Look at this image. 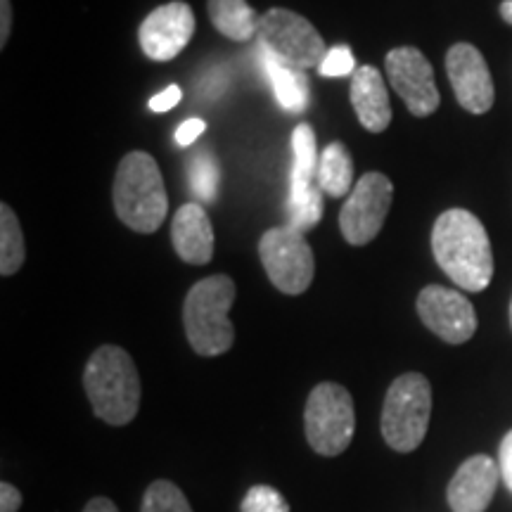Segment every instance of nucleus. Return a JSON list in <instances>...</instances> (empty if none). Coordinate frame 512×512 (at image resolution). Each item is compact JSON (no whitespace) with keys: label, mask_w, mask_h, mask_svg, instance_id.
<instances>
[{"label":"nucleus","mask_w":512,"mask_h":512,"mask_svg":"<svg viewBox=\"0 0 512 512\" xmlns=\"http://www.w3.org/2000/svg\"><path fill=\"white\" fill-rule=\"evenodd\" d=\"M432 252L441 271L465 292H482L494 278V252L484 223L467 209H448L432 228Z\"/></svg>","instance_id":"1"},{"label":"nucleus","mask_w":512,"mask_h":512,"mask_svg":"<svg viewBox=\"0 0 512 512\" xmlns=\"http://www.w3.org/2000/svg\"><path fill=\"white\" fill-rule=\"evenodd\" d=\"M83 387L95 415L107 425H128L140 408V377L136 363L121 347L105 344L88 361Z\"/></svg>","instance_id":"2"},{"label":"nucleus","mask_w":512,"mask_h":512,"mask_svg":"<svg viewBox=\"0 0 512 512\" xmlns=\"http://www.w3.org/2000/svg\"><path fill=\"white\" fill-rule=\"evenodd\" d=\"M112 200L119 221L128 228L136 233H155L169 211V197L155 157L140 150L128 152L119 162Z\"/></svg>","instance_id":"3"},{"label":"nucleus","mask_w":512,"mask_h":512,"mask_svg":"<svg viewBox=\"0 0 512 512\" xmlns=\"http://www.w3.org/2000/svg\"><path fill=\"white\" fill-rule=\"evenodd\" d=\"M235 302V283L228 275H209L192 285L185 297L183 323L190 347L200 356H221L233 347L235 330L228 311Z\"/></svg>","instance_id":"4"},{"label":"nucleus","mask_w":512,"mask_h":512,"mask_svg":"<svg viewBox=\"0 0 512 512\" xmlns=\"http://www.w3.org/2000/svg\"><path fill=\"white\" fill-rule=\"evenodd\" d=\"M432 415V387L425 375L406 373L396 377L384 396L382 437L389 448L411 453L422 444Z\"/></svg>","instance_id":"5"},{"label":"nucleus","mask_w":512,"mask_h":512,"mask_svg":"<svg viewBox=\"0 0 512 512\" xmlns=\"http://www.w3.org/2000/svg\"><path fill=\"white\" fill-rule=\"evenodd\" d=\"M306 439L320 456L335 458L354 439L356 413L351 394L342 384L320 382L313 387L304 411Z\"/></svg>","instance_id":"6"},{"label":"nucleus","mask_w":512,"mask_h":512,"mask_svg":"<svg viewBox=\"0 0 512 512\" xmlns=\"http://www.w3.org/2000/svg\"><path fill=\"white\" fill-rule=\"evenodd\" d=\"M259 256L268 280L283 294H302L309 290L316 259L304 233L292 226L271 228L261 235Z\"/></svg>","instance_id":"7"},{"label":"nucleus","mask_w":512,"mask_h":512,"mask_svg":"<svg viewBox=\"0 0 512 512\" xmlns=\"http://www.w3.org/2000/svg\"><path fill=\"white\" fill-rule=\"evenodd\" d=\"M256 38L261 48L299 69L320 67L330 50L309 19L285 8H273L261 17Z\"/></svg>","instance_id":"8"},{"label":"nucleus","mask_w":512,"mask_h":512,"mask_svg":"<svg viewBox=\"0 0 512 512\" xmlns=\"http://www.w3.org/2000/svg\"><path fill=\"white\" fill-rule=\"evenodd\" d=\"M392 197L394 185L387 176L377 171L361 176L339 211V230L344 240L354 247H363L375 240L392 209Z\"/></svg>","instance_id":"9"},{"label":"nucleus","mask_w":512,"mask_h":512,"mask_svg":"<svg viewBox=\"0 0 512 512\" xmlns=\"http://www.w3.org/2000/svg\"><path fill=\"white\" fill-rule=\"evenodd\" d=\"M387 76L413 117H430L439 110V88L430 60L418 48L401 46L387 53Z\"/></svg>","instance_id":"10"},{"label":"nucleus","mask_w":512,"mask_h":512,"mask_svg":"<svg viewBox=\"0 0 512 512\" xmlns=\"http://www.w3.org/2000/svg\"><path fill=\"white\" fill-rule=\"evenodd\" d=\"M418 316L448 344H465L477 332V313L470 299L441 285H427L418 294Z\"/></svg>","instance_id":"11"},{"label":"nucleus","mask_w":512,"mask_h":512,"mask_svg":"<svg viewBox=\"0 0 512 512\" xmlns=\"http://www.w3.org/2000/svg\"><path fill=\"white\" fill-rule=\"evenodd\" d=\"M446 74L458 105L472 114H486L494 107L496 91L489 64L472 43H456L446 53Z\"/></svg>","instance_id":"12"},{"label":"nucleus","mask_w":512,"mask_h":512,"mask_svg":"<svg viewBox=\"0 0 512 512\" xmlns=\"http://www.w3.org/2000/svg\"><path fill=\"white\" fill-rule=\"evenodd\" d=\"M195 34V12L188 3L174 0L162 8L152 10L143 19L138 31V41L143 53L155 62H169L181 55Z\"/></svg>","instance_id":"13"},{"label":"nucleus","mask_w":512,"mask_h":512,"mask_svg":"<svg viewBox=\"0 0 512 512\" xmlns=\"http://www.w3.org/2000/svg\"><path fill=\"white\" fill-rule=\"evenodd\" d=\"M501 467L489 456L467 458L448 484V505L453 512H484L498 489Z\"/></svg>","instance_id":"14"},{"label":"nucleus","mask_w":512,"mask_h":512,"mask_svg":"<svg viewBox=\"0 0 512 512\" xmlns=\"http://www.w3.org/2000/svg\"><path fill=\"white\" fill-rule=\"evenodd\" d=\"M349 98L358 121H361L366 131L382 133L384 128L392 124V105H389L387 83H384L380 69H375L373 64L358 67L354 76H351Z\"/></svg>","instance_id":"15"},{"label":"nucleus","mask_w":512,"mask_h":512,"mask_svg":"<svg viewBox=\"0 0 512 512\" xmlns=\"http://www.w3.org/2000/svg\"><path fill=\"white\" fill-rule=\"evenodd\" d=\"M171 240L176 254L192 266L209 264L214 256V228L200 204H183L171 223Z\"/></svg>","instance_id":"16"},{"label":"nucleus","mask_w":512,"mask_h":512,"mask_svg":"<svg viewBox=\"0 0 512 512\" xmlns=\"http://www.w3.org/2000/svg\"><path fill=\"white\" fill-rule=\"evenodd\" d=\"M261 60H264L273 95L280 102V107L294 114L304 112L309 107V79H306L304 69L292 67L266 48H261Z\"/></svg>","instance_id":"17"},{"label":"nucleus","mask_w":512,"mask_h":512,"mask_svg":"<svg viewBox=\"0 0 512 512\" xmlns=\"http://www.w3.org/2000/svg\"><path fill=\"white\" fill-rule=\"evenodd\" d=\"M292 188L290 202L302 200L313 188H318V147L316 133L309 124H299L292 133Z\"/></svg>","instance_id":"18"},{"label":"nucleus","mask_w":512,"mask_h":512,"mask_svg":"<svg viewBox=\"0 0 512 512\" xmlns=\"http://www.w3.org/2000/svg\"><path fill=\"white\" fill-rule=\"evenodd\" d=\"M207 12L214 29H219L230 41L245 43L259 31L261 17H256L247 0H209Z\"/></svg>","instance_id":"19"},{"label":"nucleus","mask_w":512,"mask_h":512,"mask_svg":"<svg viewBox=\"0 0 512 512\" xmlns=\"http://www.w3.org/2000/svg\"><path fill=\"white\" fill-rule=\"evenodd\" d=\"M354 183V162L347 147L342 143H330L320 155L318 164V185L325 195L344 197L349 195Z\"/></svg>","instance_id":"20"},{"label":"nucleus","mask_w":512,"mask_h":512,"mask_svg":"<svg viewBox=\"0 0 512 512\" xmlns=\"http://www.w3.org/2000/svg\"><path fill=\"white\" fill-rule=\"evenodd\" d=\"M27 259V245H24V233L19 228L17 214L10 204L0 207V273L8 278L22 268Z\"/></svg>","instance_id":"21"},{"label":"nucleus","mask_w":512,"mask_h":512,"mask_svg":"<svg viewBox=\"0 0 512 512\" xmlns=\"http://www.w3.org/2000/svg\"><path fill=\"white\" fill-rule=\"evenodd\" d=\"M190 176V190L200 197L202 202H214L219 195V181H221V169L216 157L211 152L202 150L197 155L190 157L188 166Z\"/></svg>","instance_id":"22"},{"label":"nucleus","mask_w":512,"mask_h":512,"mask_svg":"<svg viewBox=\"0 0 512 512\" xmlns=\"http://www.w3.org/2000/svg\"><path fill=\"white\" fill-rule=\"evenodd\" d=\"M140 512H192L188 498L174 482H166V479H159V482L150 484V489L145 491L143 508Z\"/></svg>","instance_id":"23"},{"label":"nucleus","mask_w":512,"mask_h":512,"mask_svg":"<svg viewBox=\"0 0 512 512\" xmlns=\"http://www.w3.org/2000/svg\"><path fill=\"white\" fill-rule=\"evenodd\" d=\"M323 190L313 188L309 195L302 197V200L290 202V226L297 228L299 233H306V230H313L323 219Z\"/></svg>","instance_id":"24"},{"label":"nucleus","mask_w":512,"mask_h":512,"mask_svg":"<svg viewBox=\"0 0 512 512\" xmlns=\"http://www.w3.org/2000/svg\"><path fill=\"white\" fill-rule=\"evenodd\" d=\"M242 512H290V505L273 486H252L242 501Z\"/></svg>","instance_id":"25"},{"label":"nucleus","mask_w":512,"mask_h":512,"mask_svg":"<svg viewBox=\"0 0 512 512\" xmlns=\"http://www.w3.org/2000/svg\"><path fill=\"white\" fill-rule=\"evenodd\" d=\"M318 72L323 76H335V79H342V76H354L356 72V60L354 53H351L349 46H335L328 50L325 60L320 62Z\"/></svg>","instance_id":"26"},{"label":"nucleus","mask_w":512,"mask_h":512,"mask_svg":"<svg viewBox=\"0 0 512 512\" xmlns=\"http://www.w3.org/2000/svg\"><path fill=\"white\" fill-rule=\"evenodd\" d=\"M181 98H183L181 86H169L166 91L152 95L150 110L152 112H169V110H174L178 102H181Z\"/></svg>","instance_id":"27"},{"label":"nucleus","mask_w":512,"mask_h":512,"mask_svg":"<svg viewBox=\"0 0 512 512\" xmlns=\"http://www.w3.org/2000/svg\"><path fill=\"white\" fill-rule=\"evenodd\" d=\"M204 131H207V124H204L202 119L183 121V124L178 126V131H176V143L181 147H188V145L195 143V140L200 138Z\"/></svg>","instance_id":"28"},{"label":"nucleus","mask_w":512,"mask_h":512,"mask_svg":"<svg viewBox=\"0 0 512 512\" xmlns=\"http://www.w3.org/2000/svg\"><path fill=\"white\" fill-rule=\"evenodd\" d=\"M498 467H501V477L508 489L512 491V430L505 434L498 448Z\"/></svg>","instance_id":"29"},{"label":"nucleus","mask_w":512,"mask_h":512,"mask_svg":"<svg viewBox=\"0 0 512 512\" xmlns=\"http://www.w3.org/2000/svg\"><path fill=\"white\" fill-rule=\"evenodd\" d=\"M22 505V494L10 482L0 484V512H17Z\"/></svg>","instance_id":"30"},{"label":"nucleus","mask_w":512,"mask_h":512,"mask_svg":"<svg viewBox=\"0 0 512 512\" xmlns=\"http://www.w3.org/2000/svg\"><path fill=\"white\" fill-rule=\"evenodd\" d=\"M12 29V5L10 0H0V48L8 46Z\"/></svg>","instance_id":"31"},{"label":"nucleus","mask_w":512,"mask_h":512,"mask_svg":"<svg viewBox=\"0 0 512 512\" xmlns=\"http://www.w3.org/2000/svg\"><path fill=\"white\" fill-rule=\"evenodd\" d=\"M83 512H119V510L110 498H93V501L83 508Z\"/></svg>","instance_id":"32"},{"label":"nucleus","mask_w":512,"mask_h":512,"mask_svg":"<svg viewBox=\"0 0 512 512\" xmlns=\"http://www.w3.org/2000/svg\"><path fill=\"white\" fill-rule=\"evenodd\" d=\"M501 17L505 24H510L512 27V0H503L501 3Z\"/></svg>","instance_id":"33"},{"label":"nucleus","mask_w":512,"mask_h":512,"mask_svg":"<svg viewBox=\"0 0 512 512\" xmlns=\"http://www.w3.org/2000/svg\"><path fill=\"white\" fill-rule=\"evenodd\" d=\"M510 325H512V302H510Z\"/></svg>","instance_id":"34"}]
</instances>
